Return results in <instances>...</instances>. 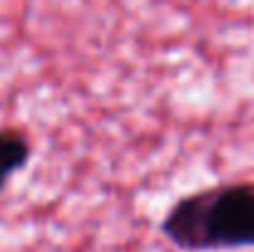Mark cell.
I'll use <instances>...</instances> for the list:
<instances>
[{"label": "cell", "mask_w": 254, "mask_h": 252, "mask_svg": "<svg viewBox=\"0 0 254 252\" xmlns=\"http://www.w3.org/2000/svg\"><path fill=\"white\" fill-rule=\"evenodd\" d=\"M30 154H32V144L25 131L0 129V190L20 168L27 166Z\"/></svg>", "instance_id": "obj_2"}, {"label": "cell", "mask_w": 254, "mask_h": 252, "mask_svg": "<svg viewBox=\"0 0 254 252\" xmlns=\"http://www.w3.org/2000/svg\"><path fill=\"white\" fill-rule=\"evenodd\" d=\"M161 233L185 252L254 248V183H225L175 200Z\"/></svg>", "instance_id": "obj_1"}]
</instances>
